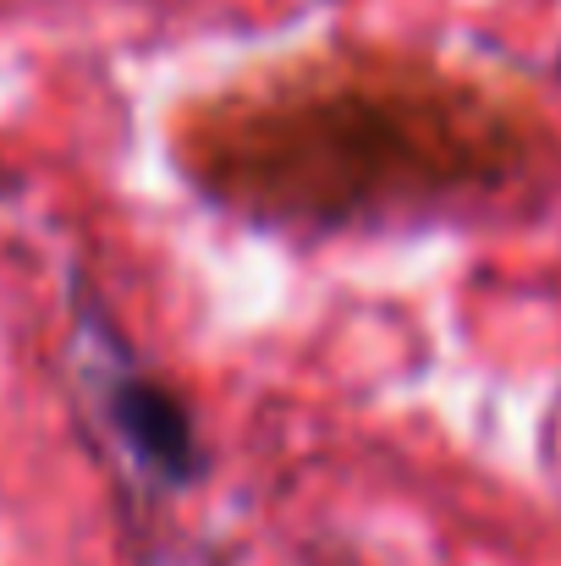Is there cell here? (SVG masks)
<instances>
[{
    "instance_id": "6da1fadb",
    "label": "cell",
    "mask_w": 561,
    "mask_h": 566,
    "mask_svg": "<svg viewBox=\"0 0 561 566\" xmlns=\"http://www.w3.org/2000/svg\"><path fill=\"white\" fill-rule=\"evenodd\" d=\"M100 407H105V423L116 434V446L133 457V468L166 490H187L204 479V440L193 429V412L187 401L160 385L155 375H138V369H122V375L105 379L100 390Z\"/></svg>"
}]
</instances>
